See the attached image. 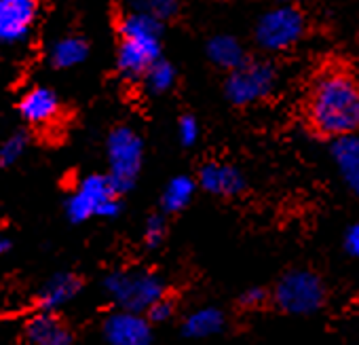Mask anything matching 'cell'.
Here are the masks:
<instances>
[{"label":"cell","mask_w":359,"mask_h":345,"mask_svg":"<svg viewBox=\"0 0 359 345\" xmlns=\"http://www.w3.org/2000/svg\"><path fill=\"white\" fill-rule=\"evenodd\" d=\"M195 191H197V183L191 176H187V174L173 176L167 183V187L163 189V195H161V208H163V212L165 214H177V212H182L193 202Z\"/></svg>","instance_id":"obj_18"},{"label":"cell","mask_w":359,"mask_h":345,"mask_svg":"<svg viewBox=\"0 0 359 345\" xmlns=\"http://www.w3.org/2000/svg\"><path fill=\"white\" fill-rule=\"evenodd\" d=\"M123 210L121 195L114 191L106 174L85 176L66 202V216L70 223H85L93 216L116 219Z\"/></svg>","instance_id":"obj_5"},{"label":"cell","mask_w":359,"mask_h":345,"mask_svg":"<svg viewBox=\"0 0 359 345\" xmlns=\"http://www.w3.org/2000/svg\"><path fill=\"white\" fill-rule=\"evenodd\" d=\"M208 58L214 66L222 70H235L245 62V49L243 45L231 37V34H216L214 39L208 41Z\"/></svg>","instance_id":"obj_17"},{"label":"cell","mask_w":359,"mask_h":345,"mask_svg":"<svg viewBox=\"0 0 359 345\" xmlns=\"http://www.w3.org/2000/svg\"><path fill=\"white\" fill-rule=\"evenodd\" d=\"M304 32H306L304 13L294 5L281 3L269 9L264 15H260L254 28V39L260 49L269 53H281L298 45Z\"/></svg>","instance_id":"obj_6"},{"label":"cell","mask_w":359,"mask_h":345,"mask_svg":"<svg viewBox=\"0 0 359 345\" xmlns=\"http://www.w3.org/2000/svg\"><path fill=\"white\" fill-rule=\"evenodd\" d=\"M309 129L325 140L359 134V79L348 68L323 66L311 81L304 98Z\"/></svg>","instance_id":"obj_1"},{"label":"cell","mask_w":359,"mask_h":345,"mask_svg":"<svg viewBox=\"0 0 359 345\" xmlns=\"http://www.w3.org/2000/svg\"><path fill=\"white\" fill-rule=\"evenodd\" d=\"M89 56V45L81 37H64L51 47V64L55 68H74Z\"/></svg>","instance_id":"obj_19"},{"label":"cell","mask_w":359,"mask_h":345,"mask_svg":"<svg viewBox=\"0 0 359 345\" xmlns=\"http://www.w3.org/2000/svg\"><path fill=\"white\" fill-rule=\"evenodd\" d=\"M173 315H175V303H173V299H169L167 294L161 297L158 301H154V303L146 309V318L150 320V324L169 322Z\"/></svg>","instance_id":"obj_24"},{"label":"cell","mask_w":359,"mask_h":345,"mask_svg":"<svg viewBox=\"0 0 359 345\" xmlns=\"http://www.w3.org/2000/svg\"><path fill=\"white\" fill-rule=\"evenodd\" d=\"M199 121L191 115H184L182 119L177 121V140L182 142L184 146H193L199 140Z\"/></svg>","instance_id":"obj_25"},{"label":"cell","mask_w":359,"mask_h":345,"mask_svg":"<svg viewBox=\"0 0 359 345\" xmlns=\"http://www.w3.org/2000/svg\"><path fill=\"white\" fill-rule=\"evenodd\" d=\"M118 53H116V66L125 79H142L144 72L161 60V37H163V22L129 11L121 24H118Z\"/></svg>","instance_id":"obj_2"},{"label":"cell","mask_w":359,"mask_h":345,"mask_svg":"<svg viewBox=\"0 0 359 345\" xmlns=\"http://www.w3.org/2000/svg\"><path fill=\"white\" fill-rule=\"evenodd\" d=\"M28 148V136L24 131L11 134L3 144H0V165H13L24 157Z\"/></svg>","instance_id":"obj_22"},{"label":"cell","mask_w":359,"mask_h":345,"mask_svg":"<svg viewBox=\"0 0 359 345\" xmlns=\"http://www.w3.org/2000/svg\"><path fill=\"white\" fill-rule=\"evenodd\" d=\"M142 237H144L146 248H150V250L158 248L165 242V237H167V221H165V214H152V216H148V221L144 225V235Z\"/></svg>","instance_id":"obj_23"},{"label":"cell","mask_w":359,"mask_h":345,"mask_svg":"<svg viewBox=\"0 0 359 345\" xmlns=\"http://www.w3.org/2000/svg\"><path fill=\"white\" fill-rule=\"evenodd\" d=\"M127 5L131 11L146 13L165 22L177 15L180 7H182V0H127Z\"/></svg>","instance_id":"obj_21"},{"label":"cell","mask_w":359,"mask_h":345,"mask_svg":"<svg viewBox=\"0 0 359 345\" xmlns=\"http://www.w3.org/2000/svg\"><path fill=\"white\" fill-rule=\"evenodd\" d=\"M275 305L290 315H311L325 303V286L315 271L292 269L273 290Z\"/></svg>","instance_id":"obj_7"},{"label":"cell","mask_w":359,"mask_h":345,"mask_svg":"<svg viewBox=\"0 0 359 345\" xmlns=\"http://www.w3.org/2000/svg\"><path fill=\"white\" fill-rule=\"evenodd\" d=\"M344 250L348 252V256L359 259V223L351 225L344 233Z\"/></svg>","instance_id":"obj_27"},{"label":"cell","mask_w":359,"mask_h":345,"mask_svg":"<svg viewBox=\"0 0 359 345\" xmlns=\"http://www.w3.org/2000/svg\"><path fill=\"white\" fill-rule=\"evenodd\" d=\"M226 315L220 307H199L182 320V334L187 339H210L224 330Z\"/></svg>","instance_id":"obj_16"},{"label":"cell","mask_w":359,"mask_h":345,"mask_svg":"<svg viewBox=\"0 0 359 345\" xmlns=\"http://www.w3.org/2000/svg\"><path fill=\"white\" fill-rule=\"evenodd\" d=\"M279 3H285V5H294V3H298V0H279Z\"/></svg>","instance_id":"obj_29"},{"label":"cell","mask_w":359,"mask_h":345,"mask_svg":"<svg viewBox=\"0 0 359 345\" xmlns=\"http://www.w3.org/2000/svg\"><path fill=\"white\" fill-rule=\"evenodd\" d=\"M106 157H108V181L118 195L131 191L137 183L144 161V142L140 134L129 127L121 125L110 131L106 142Z\"/></svg>","instance_id":"obj_4"},{"label":"cell","mask_w":359,"mask_h":345,"mask_svg":"<svg viewBox=\"0 0 359 345\" xmlns=\"http://www.w3.org/2000/svg\"><path fill=\"white\" fill-rule=\"evenodd\" d=\"M266 301H269V292L262 286H252V288H248V290H243L239 294V307L250 309V311L264 307Z\"/></svg>","instance_id":"obj_26"},{"label":"cell","mask_w":359,"mask_h":345,"mask_svg":"<svg viewBox=\"0 0 359 345\" xmlns=\"http://www.w3.org/2000/svg\"><path fill=\"white\" fill-rule=\"evenodd\" d=\"M20 112L32 125H49L60 117V98L49 87H32L22 96Z\"/></svg>","instance_id":"obj_13"},{"label":"cell","mask_w":359,"mask_h":345,"mask_svg":"<svg viewBox=\"0 0 359 345\" xmlns=\"http://www.w3.org/2000/svg\"><path fill=\"white\" fill-rule=\"evenodd\" d=\"M175 79H177L175 68H173L167 60H163V58L156 60V62L144 72V77H142L146 89H148L150 93H154V96H163V93L171 91L173 85H175Z\"/></svg>","instance_id":"obj_20"},{"label":"cell","mask_w":359,"mask_h":345,"mask_svg":"<svg viewBox=\"0 0 359 345\" xmlns=\"http://www.w3.org/2000/svg\"><path fill=\"white\" fill-rule=\"evenodd\" d=\"M39 15L36 0H0V43H22Z\"/></svg>","instance_id":"obj_10"},{"label":"cell","mask_w":359,"mask_h":345,"mask_svg":"<svg viewBox=\"0 0 359 345\" xmlns=\"http://www.w3.org/2000/svg\"><path fill=\"white\" fill-rule=\"evenodd\" d=\"M199 187L216 197H237L245 191V178L235 165L212 161L199 169Z\"/></svg>","instance_id":"obj_11"},{"label":"cell","mask_w":359,"mask_h":345,"mask_svg":"<svg viewBox=\"0 0 359 345\" xmlns=\"http://www.w3.org/2000/svg\"><path fill=\"white\" fill-rule=\"evenodd\" d=\"M11 248V244H9V240H5V237H0V256H3L7 250Z\"/></svg>","instance_id":"obj_28"},{"label":"cell","mask_w":359,"mask_h":345,"mask_svg":"<svg viewBox=\"0 0 359 345\" xmlns=\"http://www.w3.org/2000/svg\"><path fill=\"white\" fill-rule=\"evenodd\" d=\"M106 297L116 305V309L146 313V309L167 294L165 280L148 269H116L110 271L104 282Z\"/></svg>","instance_id":"obj_3"},{"label":"cell","mask_w":359,"mask_h":345,"mask_svg":"<svg viewBox=\"0 0 359 345\" xmlns=\"http://www.w3.org/2000/svg\"><path fill=\"white\" fill-rule=\"evenodd\" d=\"M81 290H83V280L76 273L60 271V273L51 275L41 286V290L36 294V305H39L41 311L55 313L57 309H62L68 303H72L79 297Z\"/></svg>","instance_id":"obj_12"},{"label":"cell","mask_w":359,"mask_h":345,"mask_svg":"<svg viewBox=\"0 0 359 345\" xmlns=\"http://www.w3.org/2000/svg\"><path fill=\"white\" fill-rule=\"evenodd\" d=\"M332 157L344 185L359 197V134L332 140Z\"/></svg>","instance_id":"obj_15"},{"label":"cell","mask_w":359,"mask_h":345,"mask_svg":"<svg viewBox=\"0 0 359 345\" xmlns=\"http://www.w3.org/2000/svg\"><path fill=\"white\" fill-rule=\"evenodd\" d=\"M26 339L30 345H72L70 328L51 311H41L26 324Z\"/></svg>","instance_id":"obj_14"},{"label":"cell","mask_w":359,"mask_h":345,"mask_svg":"<svg viewBox=\"0 0 359 345\" xmlns=\"http://www.w3.org/2000/svg\"><path fill=\"white\" fill-rule=\"evenodd\" d=\"M102 332L108 345H152L154 332L146 313L116 309L106 315Z\"/></svg>","instance_id":"obj_9"},{"label":"cell","mask_w":359,"mask_h":345,"mask_svg":"<svg viewBox=\"0 0 359 345\" xmlns=\"http://www.w3.org/2000/svg\"><path fill=\"white\" fill-rule=\"evenodd\" d=\"M277 72L269 62L245 60L241 66L229 72L224 91L231 104L235 106H252L266 100L275 89Z\"/></svg>","instance_id":"obj_8"}]
</instances>
